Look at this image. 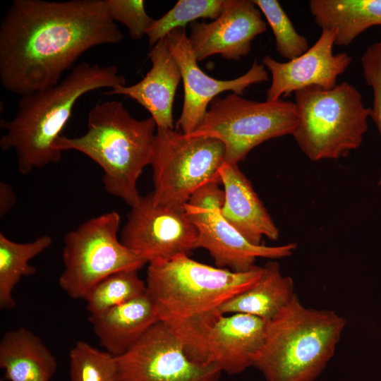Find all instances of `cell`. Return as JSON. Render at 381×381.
<instances>
[{"mask_svg": "<svg viewBox=\"0 0 381 381\" xmlns=\"http://www.w3.org/2000/svg\"><path fill=\"white\" fill-rule=\"evenodd\" d=\"M123 35L105 0H14L0 25V80L20 96L59 83L90 48Z\"/></svg>", "mask_w": 381, "mask_h": 381, "instance_id": "obj_1", "label": "cell"}, {"mask_svg": "<svg viewBox=\"0 0 381 381\" xmlns=\"http://www.w3.org/2000/svg\"><path fill=\"white\" fill-rule=\"evenodd\" d=\"M119 85H126V79L116 66L79 64L56 84L20 96L14 117L1 120L5 131L0 138L1 150L15 151L18 170L23 175L59 162L62 152L54 145L76 102L90 91Z\"/></svg>", "mask_w": 381, "mask_h": 381, "instance_id": "obj_2", "label": "cell"}, {"mask_svg": "<svg viewBox=\"0 0 381 381\" xmlns=\"http://www.w3.org/2000/svg\"><path fill=\"white\" fill-rule=\"evenodd\" d=\"M157 125L150 116L138 120L122 102L95 104L87 116V129L81 136L59 137L54 148L78 151L100 166L105 190L131 207L140 195L138 180L150 164Z\"/></svg>", "mask_w": 381, "mask_h": 381, "instance_id": "obj_3", "label": "cell"}, {"mask_svg": "<svg viewBox=\"0 0 381 381\" xmlns=\"http://www.w3.org/2000/svg\"><path fill=\"white\" fill-rule=\"evenodd\" d=\"M345 325L334 311L306 308L295 295L266 321L253 367L266 381H314L333 356Z\"/></svg>", "mask_w": 381, "mask_h": 381, "instance_id": "obj_4", "label": "cell"}, {"mask_svg": "<svg viewBox=\"0 0 381 381\" xmlns=\"http://www.w3.org/2000/svg\"><path fill=\"white\" fill-rule=\"evenodd\" d=\"M262 267L237 272L177 255L148 263L147 291L160 321L167 325L190 322L219 312L234 296L253 286Z\"/></svg>", "mask_w": 381, "mask_h": 381, "instance_id": "obj_5", "label": "cell"}, {"mask_svg": "<svg viewBox=\"0 0 381 381\" xmlns=\"http://www.w3.org/2000/svg\"><path fill=\"white\" fill-rule=\"evenodd\" d=\"M297 145L310 160L337 159L361 145L370 108L361 94L344 81L332 89L308 87L294 92Z\"/></svg>", "mask_w": 381, "mask_h": 381, "instance_id": "obj_6", "label": "cell"}, {"mask_svg": "<svg viewBox=\"0 0 381 381\" xmlns=\"http://www.w3.org/2000/svg\"><path fill=\"white\" fill-rule=\"evenodd\" d=\"M297 124L296 109L291 102L279 99L260 102L231 92L214 98L188 135L220 140L225 148L224 162L238 164L262 143L292 135Z\"/></svg>", "mask_w": 381, "mask_h": 381, "instance_id": "obj_7", "label": "cell"}, {"mask_svg": "<svg viewBox=\"0 0 381 381\" xmlns=\"http://www.w3.org/2000/svg\"><path fill=\"white\" fill-rule=\"evenodd\" d=\"M225 161V148L219 140L193 137L173 129L157 128L150 165L155 204L181 209L203 184L217 181Z\"/></svg>", "mask_w": 381, "mask_h": 381, "instance_id": "obj_8", "label": "cell"}, {"mask_svg": "<svg viewBox=\"0 0 381 381\" xmlns=\"http://www.w3.org/2000/svg\"><path fill=\"white\" fill-rule=\"evenodd\" d=\"M121 217L111 211L92 217L64 236L61 289L73 299H84L90 289L120 271L139 270L148 262L118 238Z\"/></svg>", "mask_w": 381, "mask_h": 381, "instance_id": "obj_9", "label": "cell"}, {"mask_svg": "<svg viewBox=\"0 0 381 381\" xmlns=\"http://www.w3.org/2000/svg\"><path fill=\"white\" fill-rule=\"evenodd\" d=\"M167 326L182 342L192 361L234 375L253 366L263 343L266 321L247 314L217 312Z\"/></svg>", "mask_w": 381, "mask_h": 381, "instance_id": "obj_10", "label": "cell"}, {"mask_svg": "<svg viewBox=\"0 0 381 381\" xmlns=\"http://www.w3.org/2000/svg\"><path fill=\"white\" fill-rule=\"evenodd\" d=\"M116 360L119 381H219L222 374L214 365L192 361L162 321Z\"/></svg>", "mask_w": 381, "mask_h": 381, "instance_id": "obj_11", "label": "cell"}, {"mask_svg": "<svg viewBox=\"0 0 381 381\" xmlns=\"http://www.w3.org/2000/svg\"><path fill=\"white\" fill-rule=\"evenodd\" d=\"M198 231L183 207L160 206L152 192L140 195L131 206L121 232V242L148 263L189 253L196 248Z\"/></svg>", "mask_w": 381, "mask_h": 381, "instance_id": "obj_12", "label": "cell"}, {"mask_svg": "<svg viewBox=\"0 0 381 381\" xmlns=\"http://www.w3.org/2000/svg\"><path fill=\"white\" fill-rule=\"evenodd\" d=\"M165 39L181 74L184 97L176 128H181L184 134H190L195 129L205 115L208 105L220 93L231 91L241 95L251 85L268 80L265 67L256 60L246 73L236 78L215 79L199 67L185 28L174 30Z\"/></svg>", "mask_w": 381, "mask_h": 381, "instance_id": "obj_13", "label": "cell"}, {"mask_svg": "<svg viewBox=\"0 0 381 381\" xmlns=\"http://www.w3.org/2000/svg\"><path fill=\"white\" fill-rule=\"evenodd\" d=\"M334 42L333 31L322 30L314 44L293 60L279 62L265 56L262 64L272 75L267 100H277L311 86L325 90L336 87L338 77L348 68L352 59L346 52L334 54Z\"/></svg>", "mask_w": 381, "mask_h": 381, "instance_id": "obj_14", "label": "cell"}, {"mask_svg": "<svg viewBox=\"0 0 381 381\" xmlns=\"http://www.w3.org/2000/svg\"><path fill=\"white\" fill-rule=\"evenodd\" d=\"M188 40L198 61L220 54L239 60L250 51L254 38L265 32L267 23L252 0H225L219 16L211 23L190 24Z\"/></svg>", "mask_w": 381, "mask_h": 381, "instance_id": "obj_15", "label": "cell"}, {"mask_svg": "<svg viewBox=\"0 0 381 381\" xmlns=\"http://www.w3.org/2000/svg\"><path fill=\"white\" fill-rule=\"evenodd\" d=\"M183 210L198 231L196 248L207 250L216 267L234 272H247L258 258L280 259L292 255L297 245H255L246 239L222 215L220 210H205L185 204Z\"/></svg>", "mask_w": 381, "mask_h": 381, "instance_id": "obj_16", "label": "cell"}, {"mask_svg": "<svg viewBox=\"0 0 381 381\" xmlns=\"http://www.w3.org/2000/svg\"><path fill=\"white\" fill-rule=\"evenodd\" d=\"M148 56L152 66L140 81L131 86L116 85L104 94L132 98L149 111L157 128L173 129V104L181 80L179 66L165 38L151 48Z\"/></svg>", "mask_w": 381, "mask_h": 381, "instance_id": "obj_17", "label": "cell"}, {"mask_svg": "<svg viewBox=\"0 0 381 381\" xmlns=\"http://www.w3.org/2000/svg\"><path fill=\"white\" fill-rule=\"evenodd\" d=\"M218 173L225 194L224 218L253 244L260 245L263 236L277 240L279 229L238 164L224 162Z\"/></svg>", "mask_w": 381, "mask_h": 381, "instance_id": "obj_18", "label": "cell"}, {"mask_svg": "<svg viewBox=\"0 0 381 381\" xmlns=\"http://www.w3.org/2000/svg\"><path fill=\"white\" fill-rule=\"evenodd\" d=\"M88 320L99 344L116 358L160 321L147 291L102 314L89 316Z\"/></svg>", "mask_w": 381, "mask_h": 381, "instance_id": "obj_19", "label": "cell"}, {"mask_svg": "<svg viewBox=\"0 0 381 381\" xmlns=\"http://www.w3.org/2000/svg\"><path fill=\"white\" fill-rule=\"evenodd\" d=\"M0 367L9 381H51L57 362L37 335L20 327L1 337Z\"/></svg>", "mask_w": 381, "mask_h": 381, "instance_id": "obj_20", "label": "cell"}, {"mask_svg": "<svg viewBox=\"0 0 381 381\" xmlns=\"http://www.w3.org/2000/svg\"><path fill=\"white\" fill-rule=\"evenodd\" d=\"M308 6L317 25L335 33L336 45L348 46L369 28L381 25V0H310Z\"/></svg>", "mask_w": 381, "mask_h": 381, "instance_id": "obj_21", "label": "cell"}, {"mask_svg": "<svg viewBox=\"0 0 381 381\" xmlns=\"http://www.w3.org/2000/svg\"><path fill=\"white\" fill-rule=\"evenodd\" d=\"M295 295L291 277L282 274L277 261H270L262 267L258 281L224 303L219 312L247 314L267 321L284 308Z\"/></svg>", "mask_w": 381, "mask_h": 381, "instance_id": "obj_22", "label": "cell"}, {"mask_svg": "<svg viewBox=\"0 0 381 381\" xmlns=\"http://www.w3.org/2000/svg\"><path fill=\"white\" fill-rule=\"evenodd\" d=\"M52 244L49 235H43L26 243H18L0 233V306L11 310L16 306L13 291L22 277L35 274L36 268L29 264Z\"/></svg>", "mask_w": 381, "mask_h": 381, "instance_id": "obj_23", "label": "cell"}, {"mask_svg": "<svg viewBox=\"0 0 381 381\" xmlns=\"http://www.w3.org/2000/svg\"><path fill=\"white\" fill-rule=\"evenodd\" d=\"M147 293L138 270L113 273L93 286L84 300L90 316H96Z\"/></svg>", "mask_w": 381, "mask_h": 381, "instance_id": "obj_24", "label": "cell"}, {"mask_svg": "<svg viewBox=\"0 0 381 381\" xmlns=\"http://www.w3.org/2000/svg\"><path fill=\"white\" fill-rule=\"evenodd\" d=\"M225 0H179L174 6L148 28L146 35L150 47L176 28H185L199 18H217Z\"/></svg>", "mask_w": 381, "mask_h": 381, "instance_id": "obj_25", "label": "cell"}, {"mask_svg": "<svg viewBox=\"0 0 381 381\" xmlns=\"http://www.w3.org/2000/svg\"><path fill=\"white\" fill-rule=\"evenodd\" d=\"M70 381H119L116 357L79 341L69 351Z\"/></svg>", "mask_w": 381, "mask_h": 381, "instance_id": "obj_26", "label": "cell"}, {"mask_svg": "<svg viewBox=\"0 0 381 381\" xmlns=\"http://www.w3.org/2000/svg\"><path fill=\"white\" fill-rule=\"evenodd\" d=\"M253 1L272 29L275 39L276 50L281 56L291 61L309 49L306 37L296 31L278 1Z\"/></svg>", "mask_w": 381, "mask_h": 381, "instance_id": "obj_27", "label": "cell"}, {"mask_svg": "<svg viewBox=\"0 0 381 381\" xmlns=\"http://www.w3.org/2000/svg\"><path fill=\"white\" fill-rule=\"evenodd\" d=\"M111 18L124 25L132 39L139 40L154 19L148 16L143 0H105Z\"/></svg>", "mask_w": 381, "mask_h": 381, "instance_id": "obj_28", "label": "cell"}, {"mask_svg": "<svg viewBox=\"0 0 381 381\" xmlns=\"http://www.w3.org/2000/svg\"><path fill=\"white\" fill-rule=\"evenodd\" d=\"M361 62L365 83L373 92V107L370 109V117L381 136V39L366 48ZM378 185H381V171Z\"/></svg>", "mask_w": 381, "mask_h": 381, "instance_id": "obj_29", "label": "cell"}, {"mask_svg": "<svg viewBox=\"0 0 381 381\" xmlns=\"http://www.w3.org/2000/svg\"><path fill=\"white\" fill-rule=\"evenodd\" d=\"M217 181L206 183L198 188L190 195L187 205L205 210L222 209L225 199L224 189H222Z\"/></svg>", "mask_w": 381, "mask_h": 381, "instance_id": "obj_30", "label": "cell"}, {"mask_svg": "<svg viewBox=\"0 0 381 381\" xmlns=\"http://www.w3.org/2000/svg\"><path fill=\"white\" fill-rule=\"evenodd\" d=\"M16 203V195L11 186L4 181L0 183V217L3 219Z\"/></svg>", "mask_w": 381, "mask_h": 381, "instance_id": "obj_31", "label": "cell"}]
</instances>
